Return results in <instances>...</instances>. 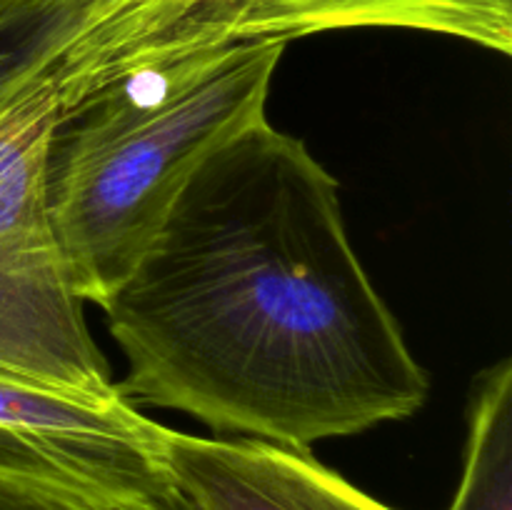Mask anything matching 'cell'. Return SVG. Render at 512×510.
<instances>
[{
  "label": "cell",
  "instance_id": "6da1fadb",
  "mask_svg": "<svg viewBox=\"0 0 512 510\" xmlns=\"http://www.w3.org/2000/svg\"><path fill=\"white\" fill-rule=\"evenodd\" d=\"M120 393L310 453L423 408L430 380L355 255L338 180L268 115L215 148L103 300Z\"/></svg>",
  "mask_w": 512,
  "mask_h": 510
},
{
  "label": "cell",
  "instance_id": "7a4b0ae2",
  "mask_svg": "<svg viewBox=\"0 0 512 510\" xmlns=\"http://www.w3.org/2000/svg\"><path fill=\"white\" fill-rule=\"evenodd\" d=\"M283 50H165L58 95L45 145V205L80 298L103 305L193 170L265 118Z\"/></svg>",
  "mask_w": 512,
  "mask_h": 510
},
{
  "label": "cell",
  "instance_id": "3957f363",
  "mask_svg": "<svg viewBox=\"0 0 512 510\" xmlns=\"http://www.w3.org/2000/svg\"><path fill=\"white\" fill-rule=\"evenodd\" d=\"M53 63L0 108V368L95 405L125 398L85 325L45 205Z\"/></svg>",
  "mask_w": 512,
  "mask_h": 510
},
{
  "label": "cell",
  "instance_id": "277c9868",
  "mask_svg": "<svg viewBox=\"0 0 512 510\" xmlns=\"http://www.w3.org/2000/svg\"><path fill=\"white\" fill-rule=\"evenodd\" d=\"M165 425L130 400L95 405L0 368V465L60 463L123 488L170 480Z\"/></svg>",
  "mask_w": 512,
  "mask_h": 510
},
{
  "label": "cell",
  "instance_id": "5b68a950",
  "mask_svg": "<svg viewBox=\"0 0 512 510\" xmlns=\"http://www.w3.org/2000/svg\"><path fill=\"white\" fill-rule=\"evenodd\" d=\"M170 478L200 510H393L305 450L163 430Z\"/></svg>",
  "mask_w": 512,
  "mask_h": 510
},
{
  "label": "cell",
  "instance_id": "8992f818",
  "mask_svg": "<svg viewBox=\"0 0 512 510\" xmlns=\"http://www.w3.org/2000/svg\"><path fill=\"white\" fill-rule=\"evenodd\" d=\"M348 28L450 35L512 53V0H225L208 23L218 45L283 43Z\"/></svg>",
  "mask_w": 512,
  "mask_h": 510
},
{
  "label": "cell",
  "instance_id": "52a82bcc",
  "mask_svg": "<svg viewBox=\"0 0 512 510\" xmlns=\"http://www.w3.org/2000/svg\"><path fill=\"white\" fill-rule=\"evenodd\" d=\"M448 510H512V360L483 370L468 408L463 478Z\"/></svg>",
  "mask_w": 512,
  "mask_h": 510
},
{
  "label": "cell",
  "instance_id": "ba28073f",
  "mask_svg": "<svg viewBox=\"0 0 512 510\" xmlns=\"http://www.w3.org/2000/svg\"><path fill=\"white\" fill-rule=\"evenodd\" d=\"M0 510H200L170 478L120 488L60 463L0 465Z\"/></svg>",
  "mask_w": 512,
  "mask_h": 510
},
{
  "label": "cell",
  "instance_id": "9c48e42d",
  "mask_svg": "<svg viewBox=\"0 0 512 510\" xmlns=\"http://www.w3.org/2000/svg\"><path fill=\"white\" fill-rule=\"evenodd\" d=\"M83 15L45 10L25 0L0 3V108L48 68Z\"/></svg>",
  "mask_w": 512,
  "mask_h": 510
},
{
  "label": "cell",
  "instance_id": "30bf717a",
  "mask_svg": "<svg viewBox=\"0 0 512 510\" xmlns=\"http://www.w3.org/2000/svg\"><path fill=\"white\" fill-rule=\"evenodd\" d=\"M25 3L35 5V8H45V10H68V13H78L85 15L95 3L100 0H25Z\"/></svg>",
  "mask_w": 512,
  "mask_h": 510
},
{
  "label": "cell",
  "instance_id": "8fae6325",
  "mask_svg": "<svg viewBox=\"0 0 512 510\" xmlns=\"http://www.w3.org/2000/svg\"><path fill=\"white\" fill-rule=\"evenodd\" d=\"M0 3H3V0H0Z\"/></svg>",
  "mask_w": 512,
  "mask_h": 510
}]
</instances>
